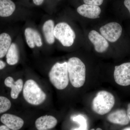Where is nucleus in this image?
<instances>
[{"label":"nucleus","mask_w":130,"mask_h":130,"mask_svg":"<svg viewBox=\"0 0 130 130\" xmlns=\"http://www.w3.org/2000/svg\"><path fill=\"white\" fill-rule=\"evenodd\" d=\"M68 71L71 84L79 88L84 85L86 80V67L84 63L77 57H72L67 62Z\"/></svg>","instance_id":"f257e3e1"},{"label":"nucleus","mask_w":130,"mask_h":130,"mask_svg":"<svg viewBox=\"0 0 130 130\" xmlns=\"http://www.w3.org/2000/svg\"><path fill=\"white\" fill-rule=\"evenodd\" d=\"M51 84L58 90H63L67 87L69 78L67 62L56 63L53 66L49 73Z\"/></svg>","instance_id":"f03ea898"},{"label":"nucleus","mask_w":130,"mask_h":130,"mask_svg":"<svg viewBox=\"0 0 130 130\" xmlns=\"http://www.w3.org/2000/svg\"><path fill=\"white\" fill-rule=\"evenodd\" d=\"M115 102V98L111 93L107 91H100L93 99L92 109L98 114L104 115L111 110Z\"/></svg>","instance_id":"7ed1b4c3"},{"label":"nucleus","mask_w":130,"mask_h":130,"mask_svg":"<svg viewBox=\"0 0 130 130\" xmlns=\"http://www.w3.org/2000/svg\"><path fill=\"white\" fill-rule=\"evenodd\" d=\"M23 94L25 100L31 105L38 106L44 102L46 95L32 79L26 81L24 85Z\"/></svg>","instance_id":"20e7f679"},{"label":"nucleus","mask_w":130,"mask_h":130,"mask_svg":"<svg viewBox=\"0 0 130 130\" xmlns=\"http://www.w3.org/2000/svg\"><path fill=\"white\" fill-rule=\"evenodd\" d=\"M54 35L63 46L70 47L76 38V34L69 25L65 22L57 24L54 28Z\"/></svg>","instance_id":"39448f33"},{"label":"nucleus","mask_w":130,"mask_h":130,"mask_svg":"<svg viewBox=\"0 0 130 130\" xmlns=\"http://www.w3.org/2000/svg\"><path fill=\"white\" fill-rule=\"evenodd\" d=\"M101 34L106 40L111 42L116 41L121 36L122 28L116 22L108 23L100 29Z\"/></svg>","instance_id":"423d86ee"},{"label":"nucleus","mask_w":130,"mask_h":130,"mask_svg":"<svg viewBox=\"0 0 130 130\" xmlns=\"http://www.w3.org/2000/svg\"><path fill=\"white\" fill-rule=\"evenodd\" d=\"M114 78L117 84L122 86L130 85V63H123L115 68Z\"/></svg>","instance_id":"0eeeda50"},{"label":"nucleus","mask_w":130,"mask_h":130,"mask_svg":"<svg viewBox=\"0 0 130 130\" xmlns=\"http://www.w3.org/2000/svg\"><path fill=\"white\" fill-rule=\"evenodd\" d=\"M89 38L94 45L95 50L98 53L105 52L109 47V43L107 40L96 31H91L89 33Z\"/></svg>","instance_id":"6e6552de"},{"label":"nucleus","mask_w":130,"mask_h":130,"mask_svg":"<svg viewBox=\"0 0 130 130\" xmlns=\"http://www.w3.org/2000/svg\"><path fill=\"white\" fill-rule=\"evenodd\" d=\"M1 121L5 125L12 130H19L24 125L23 119L18 116L9 113L3 115L1 118Z\"/></svg>","instance_id":"1a4fd4ad"},{"label":"nucleus","mask_w":130,"mask_h":130,"mask_svg":"<svg viewBox=\"0 0 130 130\" xmlns=\"http://www.w3.org/2000/svg\"><path fill=\"white\" fill-rule=\"evenodd\" d=\"M77 11L81 16L89 19H95L100 18L101 10L98 6L84 4L78 7Z\"/></svg>","instance_id":"9d476101"},{"label":"nucleus","mask_w":130,"mask_h":130,"mask_svg":"<svg viewBox=\"0 0 130 130\" xmlns=\"http://www.w3.org/2000/svg\"><path fill=\"white\" fill-rule=\"evenodd\" d=\"M25 35L27 44L30 48H34L36 46L40 47L42 45L41 38L37 31L32 28H26Z\"/></svg>","instance_id":"9b49d317"},{"label":"nucleus","mask_w":130,"mask_h":130,"mask_svg":"<svg viewBox=\"0 0 130 130\" xmlns=\"http://www.w3.org/2000/svg\"><path fill=\"white\" fill-rule=\"evenodd\" d=\"M56 118L51 115H45L38 118L35 121L36 128L38 130H46L53 128L57 125Z\"/></svg>","instance_id":"f8f14e48"},{"label":"nucleus","mask_w":130,"mask_h":130,"mask_svg":"<svg viewBox=\"0 0 130 130\" xmlns=\"http://www.w3.org/2000/svg\"><path fill=\"white\" fill-rule=\"evenodd\" d=\"M5 85L11 90V96L13 99H16L21 93L23 88V82L21 79H19L16 81L11 77H8L5 81Z\"/></svg>","instance_id":"ddd939ff"},{"label":"nucleus","mask_w":130,"mask_h":130,"mask_svg":"<svg viewBox=\"0 0 130 130\" xmlns=\"http://www.w3.org/2000/svg\"><path fill=\"white\" fill-rule=\"evenodd\" d=\"M107 119L111 123L123 125L128 124L130 121L127 113L124 109H118L111 113Z\"/></svg>","instance_id":"4468645a"},{"label":"nucleus","mask_w":130,"mask_h":130,"mask_svg":"<svg viewBox=\"0 0 130 130\" xmlns=\"http://www.w3.org/2000/svg\"><path fill=\"white\" fill-rule=\"evenodd\" d=\"M54 23L51 20H49L44 23L43 26V31L45 40L49 44H51L55 42Z\"/></svg>","instance_id":"2eb2a0df"},{"label":"nucleus","mask_w":130,"mask_h":130,"mask_svg":"<svg viewBox=\"0 0 130 130\" xmlns=\"http://www.w3.org/2000/svg\"><path fill=\"white\" fill-rule=\"evenodd\" d=\"M16 6L11 0H0V16L9 17L13 14Z\"/></svg>","instance_id":"dca6fc26"},{"label":"nucleus","mask_w":130,"mask_h":130,"mask_svg":"<svg viewBox=\"0 0 130 130\" xmlns=\"http://www.w3.org/2000/svg\"><path fill=\"white\" fill-rule=\"evenodd\" d=\"M6 61L10 65L16 64L18 62L19 56L18 48L16 44L11 43L8 50L6 54Z\"/></svg>","instance_id":"f3484780"},{"label":"nucleus","mask_w":130,"mask_h":130,"mask_svg":"<svg viewBox=\"0 0 130 130\" xmlns=\"http://www.w3.org/2000/svg\"><path fill=\"white\" fill-rule=\"evenodd\" d=\"M12 40L9 34L3 32L0 35V58L5 57L11 44Z\"/></svg>","instance_id":"a211bd4d"},{"label":"nucleus","mask_w":130,"mask_h":130,"mask_svg":"<svg viewBox=\"0 0 130 130\" xmlns=\"http://www.w3.org/2000/svg\"><path fill=\"white\" fill-rule=\"evenodd\" d=\"M73 121L76 122L79 124V126L78 128L73 130H87L88 128L87 120L83 115H78L73 116L72 118Z\"/></svg>","instance_id":"6ab92c4d"},{"label":"nucleus","mask_w":130,"mask_h":130,"mask_svg":"<svg viewBox=\"0 0 130 130\" xmlns=\"http://www.w3.org/2000/svg\"><path fill=\"white\" fill-rule=\"evenodd\" d=\"M11 103L7 98L0 96V114L6 112L11 108Z\"/></svg>","instance_id":"aec40b11"},{"label":"nucleus","mask_w":130,"mask_h":130,"mask_svg":"<svg viewBox=\"0 0 130 130\" xmlns=\"http://www.w3.org/2000/svg\"><path fill=\"white\" fill-rule=\"evenodd\" d=\"M85 4L100 6L103 3V0H83Z\"/></svg>","instance_id":"412c9836"},{"label":"nucleus","mask_w":130,"mask_h":130,"mask_svg":"<svg viewBox=\"0 0 130 130\" xmlns=\"http://www.w3.org/2000/svg\"><path fill=\"white\" fill-rule=\"evenodd\" d=\"M124 4L126 7L129 10L130 13V0H125Z\"/></svg>","instance_id":"4be33fe9"},{"label":"nucleus","mask_w":130,"mask_h":130,"mask_svg":"<svg viewBox=\"0 0 130 130\" xmlns=\"http://www.w3.org/2000/svg\"><path fill=\"white\" fill-rule=\"evenodd\" d=\"M44 0H33V3L37 6H40L42 4Z\"/></svg>","instance_id":"5701e85b"},{"label":"nucleus","mask_w":130,"mask_h":130,"mask_svg":"<svg viewBox=\"0 0 130 130\" xmlns=\"http://www.w3.org/2000/svg\"><path fill=\"white\" fill-rule=\"evenodd\" d=\"M6 66V64L4 61L0 60V70H3Z\"/></svg>","instance_id":"b1692460"},{"label":"nucleus","mask_w":130,"mask_h":130,"mask_svg":"<svg viewBox=\"0 0 130 130\" xmlns=\"http://www.w3.org/2000/svg\"><path fill=\"white\" fill-rule=\"evenodd\" d=\"M127 115H128V118L130 121V103L128 105L127 111Z\"/></svg>","instance_id":"393cba45"},{"label":"nucleus","mask_w":130,"mask_h":130,"mask_svg":"<svg viewBox=\"0 0 130 130\" xmlns=\"http://www.w3.org/2000/svg\"><path fill=\"white\" fill-rule=\"evenodd\" d=\"M8 127L5 125L0 126V130H10Z\"/></svg>","instance_id":"a878e982"},{"label":"nucleus","mask_w":130,"mask_h":130,"mask_svg":"<svg viewBox=\"0 0 130 130\" xmlns=\"http://www.w3.org/2000/svg\"><path fill=\"white\" fill-rule=\"evenodd\" d=\"M122 130H130V127H127V128H124Z\"/></svg>","instance_id":"bb28decb"},{"label":"nucleus","mask_w":130,"mask_h":130,"mask_svg":"<svg viewBox=\"0 0 130 130\" xmlns=\"http://www.w3.org/2000/svg\"><path fill=\"white\" fill-rule=\"evenodd\" d=\"M90 130H103L102 129H101L100 128H97L95 130L94 129H92Z\"/></svg>","instance_id":"cd10ccee"},{"label":"nucleus","mask_w":130,"mask_h":130,"mask_svg":"<svg viewBox=\"0 0 130 130\" xmlns=\"http://www.w3.org/2000/svg\"></svg>","instance_id":"c85d7f7f"}]
</instances>
